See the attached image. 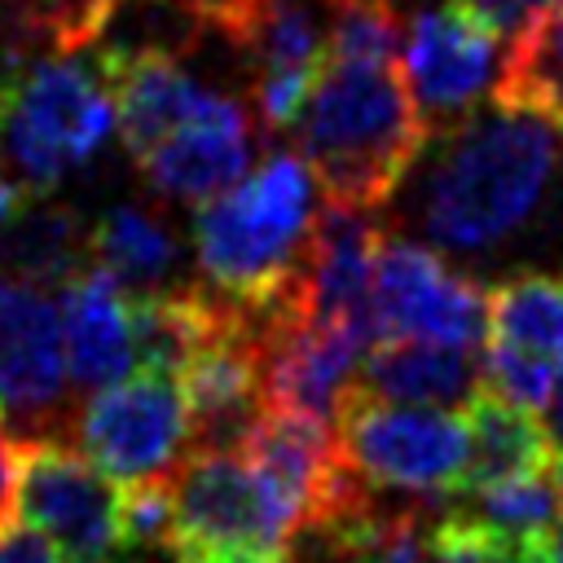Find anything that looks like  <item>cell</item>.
Returning a JSON list of instances; mask_svg holds the SVG:
<instances>
[{
    "mask_svg": "<svg viewBox=\"0 0 563 563\" xmlns=\"http://www.w3.org/2000/svg\"><path fill=\"white\" fill-rule=\"evenodd\" d=\"M13 519V440L0 431V528Z\"/></svg>",
    "mask_w": 563,
    "mask_h": 563,
    "instance_id": "484cf974",
    "label": "cell"
},
{
    "mask_svg": "<svg viewBox=\"0 0 563 563\" xmlns=\"http://www.w3.org/2000/svg\"><path fill=\"white\" fill-rule=\"evenodd\" d=\"M172 563H282L277 554H198V550H176Z\"/></svg>",
    "mask_w": 563,
    "mask_h": 563,
    "instance_id": "83f0119b",
    "label": "cell"
},
{
    "mask_svg": "<svg viewBox=\"0 0 563 563\" xmlns=\"http://www.w3.org/2000/svg\"><path fill=\"white\" fill-rule=\"evenodd\" d=\"M339 449L347 466L387 493L449 497L466 475V418L435 405H396L347 387L339 418Z\"/></svg>",
    "mask_w": 563,
    "mask_h": 563,
    "instance_id": "5b68a950",
    "label": "cell"
},
{
    "mask_svg": "<svg viewBox=\"0 0 563 563\" xmlns=\"http://www.w3.org/2000/svg\"><path fill=\"white\" fill-rule=\"evenodd\" d=\"M172 550L273 554L290 537V515L238 449H194L167 475Z\"/></svg>",
    "mask_w": 563,
    "mask_h": 563,
    "instance_id": "ba28073f",
    "label": "cell"
},
{
    "mask_svg": "<svg viewBox=\"0 0 563 563\" xmlns=\"http://www.w3.org/2000/svg\"><path fill=\"white\" fill-rule=\"evenodd\" d=\"M497 35L453 0L418 9L400 40V79L427 136L466 119L497 84Z\"/></svg>",
    "mask_w": 563,
    "mask_h": 563,
    "instance_id": "8fae6325",
    "label": "cell"
},
{
    "mask_svg": "<svg viewBox=\"0 0 563 563\" xmlns=\"http://www.w3.org/2000/svg\"><path fill=\"white\" fill-rule=\"evenodd\" d=\"M453 4L462 13H471L479 26H488L501 44H515L537 22H545L550 13L563 9V0H453Z\"/></svg>",
    "mask_w": 563,
    "mask_h": 563,
    "instance_id": "603a6c76",
    "label": "cell"
},
{
    "mask_svg": "<svg viewBox=\"0 0 563 563\" xmlns=\"http://www.w3.org/2000/svg\"><path fill=\"white\" fill-rule=\"evenodd\" d=\"M563 374V277L515 273L488 290L484 387L497 396L545 409Z\"/></svg>",
    "mask_w": 563,
    "mask_h": 563,
    "instance_id": "7c38bea8",
    "label": "cell"
},
{
    "mask_svg": "<svg viewBox=\"0 0 563 563\" xmlns=\"http://www.w3.org/2000/svg\"><path fill=\"white\" fill-rule=\"evenodd\" d=\"M378 339H427L479 352L488 334V290L431 246L387 238L374 255Z\"/></svg>",
    "mask_w": 563,
    "mask_h": 563,
    "instance_id": "30bf717a",
    "label": "cell"
},
{
    "mask_svg": "<svg viewBox=\"0 0 563 563\" xmlns=\"http://www.w3.org/2000/svg\"><path fill=\"white\" fill-rule=\"evenodd\" d=\"M427 172L413 194L418 233L449 255H488L532 224L563 172V123L528 101L488 97L427 136Z\"/></svg>",
    "mask_w": 563,
    "mask_h": 563,
    "instance_id": "6da1fadb",
    "label": "cell"
},
{
    "mask_svg": "<svg viewBox=\"0 0 563 563\" xmlns=\"http://www.w3.org/2000/svg\"><path fill=\"white\" fill-rule=\"evenodd\" d=\"M62 334L70 387L97 391L141 365L136 352V295L97 264L62 282Z\"/></svg>",
    "mask_w": 563,
    "mask_h": 563,
    "instance_id": "9a60e30c",
    "label": "cell"
},
{
    "mask_svg": "<svg viewBox=\"0 0 563 563\" xmlns=\"http://www.w3.org/2000/svg\"><path fill=\"white\" fill-rule=\"evenodd\" d=\"M9 70H13V66L0 62V114H4V84H9Z\"/></svg>",
    "mask_w": 563,
    "mask_h": 563,
    "instance_id": "4dcf8cb0",
    "label": "cell"
},
{
    "mask_svg": "<svg viewBox=\"0 0 563 563\" xmlns=\"http://www.w3.org/2000/svg\"><path fill=\"white\" fill-rule=\"evenodd\" d=\"M110 88H114V119H119V136L123 150L132 158H141L154 141H163L172 128H180L185 119H194L216 88H207L202 79H194L176 53L150 44V48H106L101 53Z\"/></svg>",
    "mask_w": 563,
    "mask_h": 563,
    "instance_id": "2e32d148",
    "label": "cell"
},
{
    "mask_svg": "<svg viewBox=\"0 0 563 563\" xmlns=\"http://www.w3.org/2000/svg\"><path fill=\"white\" fill-rule=\"evenodd\" d=\"M92 264L110 273L123 290L132 295H154L167 290L180 264V242L163 216L150 207H110L92 224Z\"/></svg>",
    "mask_w": 563,
    "mask_h": 563,
    "instance_id": "ffe728a7",
    "label": "cell"
},
{
    "mask_svg": "<svg viewBox=\"0 0 563 563\" xmlns=\"http://www.w3.org/2000/svg\"><path fill=\"white\" fill-rule=\"evenodd\" d=\"M378 242H383L378 211L325 202L312 220L308 251L295 277V303L303 312L356 330L369 347L378 343V317H374Z\"/></svg>",
    "mask_w": 563,
    "mask_h": 563,
    "instance_id": "4fadbf2b",
    "label": "cell"
},
{
    "mask_svg": "<svg viewBox=\"0 0 563 563\" xmlns=\"http://www.w3.org/2000/svg\"><path fill=\"white\" fill-rule=\"evenodd\" d=\"M550 440H554V475H559V484H563V374H559V383H554V391H550Z\"/></svg>",
    "mask_w": 563,
    "mask_h": 563,
    "instance_id": "4316f807",
    "label": "cell"
},
{
    "mask_svg": "<svg viewBox=\"0 0 563 563\" xmlns=\"http://www.w3.org/2000/svg\"><path fill=\"white\" fill-rule=\"evenodd\" d=\"M176 4H185V9H194L202 22H211V26H220V18L238 4V0H176Z\"/></svg>",
    "mask_w": 563,
    "mask_h": 563,
    "instance_id": "f1b7e54d",
    "label": "cell"
},
{
    "mask_svg": "<svg viewBox=\"0 0 563 563\" xmlns=\"http://www.w3.org/2000/svg\"><path fill=\"white\" fill-rule=\"evenodd\" d=\"M519 563H563V515L545 532L519 541Z\"/></svg>",
    "mask_w": 563,
    "mask_h": 563,
    "instance_id": "d4e9b609",
    "label": "cell"
},
{
    "mask_svg": "<svg viewBox=\"0 0 563 563\" xmlns=\"http://www.w3.org/2000/svg\"><path fill=\"white\" fill-rule=\"evenodd\" d=\"M295 136L325 202L365 211H383L391 202L427 145V128L409 101L396 62H325L303 97Z\"/></svg>",
    "mask_w": 563,
    "mask_h": 563,
    "instance_id": "7a4b0ae2",
    "label": "cell"
},
{
    "mask_svg": "<svg viewBox=\"0 0 563 563\" xmlns=\"http://www.w3.org/2000/svg\"><path fill=\"white\" fill-rule=\"evenodd\" d=\"M75 449L114 484L167 479L189 444V413L176 374L132 369L97 387L70 418Z\"/></svg>",
    "mask_w": 563,
    "mask_h": 563,
    "instance_id": "52a82bcc",
    "label": "cell"
},
{
    "mask_svg": "<svg viewBox=\"0 0 563 563\" xmlns=\"http://www.w3.org/2000/svg\"><path fill=\"white\" fill-rule=\"evenodd\" d=\"M110 123L114 88L101 53L79 57L75 48L18 62L4 84L0 163L13 172V185L44 194L106 145Z\"/></svg>",
    "mask_w": 563,
    "mask_h": 563,
    "instance_id": "277c9868",
    "label": "cell"
},
{
    "mask_svg": "<svg viewBox=\"0 0 563 563\" xmlns=\"http://www.w3.org/2000/svg\"><path fill=\"white\" fill-rule=\"evenodd\" d=\"M251 114L238 97L216 92L194 119L172 128L163 141H154L136 163L154 194L172 202H207L238 185L251 163Z\"/></svg>",
    "mask_w": 563,
    "mask_h": 563,
    "instance_id": "5bb4252c",
    "label": "cell"
},
{
    "mask_svg": "<svg viewBox=\"0 0 563 563\" xmlns=\"http://www.w3.org/2000/svg\"><path fill=\"white\" fill-rule=\"evenodd\" d=\"M325 62L387 66L400 53V18L391 0H325Z\"/></svg>",
    "mask_w": 563,
    "mask_h": 563,
    "instance_id": "7402d4cb",
    "label": "cell"
},
{
    "mask_svg": "<svg viewBox=\"0 0 563 563\" xmlns=\"http://www.w3.org/2000/svg\"><path fill=\"white\" fill-rule=\"evenodd\" d=\"M123 563H128V559H123Z\"/></svg>",
    "mask_w": 563,
    "mask_h": 563,
    "instance_id": "1f68e13d",
    "label": "cell"
},
{
    "mask_svg": "<svg viewBox=\"0 0 563 563\" xmlns=\"http://www.w3.org/2000/svg\"><path fill=\"white\" fill-rule=\"evenodd\" d=\"M462 418H466V444H471L462 497L506 479L541 475L554 466V440H550V427L537 418V409H523L497 396L493 387H479L466 400Z\"/></svg>",
    "mask_w": 563,
    "mask_h": 563,
    "instance_id": "ac0fdd59",
    "label": "cell"
},
{
    "mask_svg": "<svg viewBox=\"0 0 563 563\" xmlns=\"http://www.w3.org/2000/svg\"><path fill=\"white\" fill-rule=\"evenodd\" d=\"M88 264H92V224L70 202H53L26 189L0 229V273L57 290Z\"/></svg>",
    "mask_w": 563,
    "mask_h": 563,
    "instance_id": "d6986e66",
    "label": "cell"
},
{
    "mask_svg": "<svg viewBox=\"0 0 563 563\" xmlns=\"http://www.w3.org/2000/svg\"><path fill=\"white\" fill-rule=\"evenodd\" d=\"M0 563H66V554L40 528L13 519L0 528Z\"/></svg>",
    "mask_w": 563,
    "mask_h": 563,
    "instance_id": "cb8c5ba5",
    "label": "cell"
},
{
    "mask_svg": "<svg viewBox=\"0 0 563 563\" xmlns=\"http://www.w3.org/2000/svg\"><path fill=\"white\" fill-rule=\"evenodd\" d=\"M22 194H26L22 185H13V180H0V229H4V220L13 216V207L22 202Z\"/></svg>",
    "mask_w": 563,
    "mask_h": 563,
    "instance_id": "f546056e",
    "label": "cell"
},
{
    "mask_svg": "<svg viewBox=\"0 0 563 563\" xmlns=\"http://www.w3.org/2000/svg\"><path fill=\"white\" fill-rule=\"evenodd\" d=\"M352 387L396 405L466 409V400L484 387V365L471 347L427 339H378L361 356V378Z\"/></svg>",
    "mask_w": 563,
    "mask_h": 563,
    "instance_id": "e0dca14e",
    "label": "cell"
},
{
    "mask_svg": "<svg viewBox=\"0 0 563 563\" xmlns=\"http://www.w3.org/2000/svg\"><path fill=\"white\" fill-rule=\"evenodd\" d=\"M466 497H471V515L484 519L488 528H497L501 537H510L515 545L545 532L563 515V484H559L554 466L541 475H523V479H506V484L466 493Z\"/></svg>",
    "mask_w": 563,
    "mask_h": 563,
    "instance_id": "44dd1931",
    "label": "cell"
},
{
    "mask_svg": "<svg viewBox=\"0 0 563 563\" xmlns=\"http://www.w3.org/2000/svg\"><path fill=\"white\" fill-rule=\"evenodd\" d=\"M70 427L62 308L48 286L0 273V431L18 440Z\"/></svg>",
    "mask_w": 563,
    "mask_h": 563,
    "instance_id": "9c48e42d",
    "label": "cell"
},
{
    "mask_svg": "<svg viewBox=\"0 0 563 563\" xmlns=\"http://www.w3.org/2000/svg\"><path fill=\"white\" fill-rule=\"evenodd\" d=\"M13 515L40 528L66 563H123V493L57 435L13 444Z\"/></svg>",
    "mask_w": 563,
    "mask_h": 563,
    "instance_id": "8992f818",
    "label": "cell"
},
{
    "mask_svg": "<svg viewBox=\"0 0 563 563\" xmlns=\"http://www.w3.org/2000/svg\"><path fill=\"white\" fill-rule=\"evenodd\" d=\"M312 220L317 176L308 158L273 150L251 176L198 207L194 260L216 295L268 308L299 277Z\"/></svg>",
    "mask_w": 563,
    "mask_h": 563,
    "instance_id": "3957f363",
    "label": "cell"
}]
</instances>
